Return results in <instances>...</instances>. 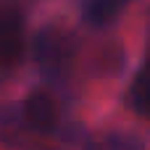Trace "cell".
<instances>
[{
  "instance_id": "5",
  "label": "cell",
  "mask_w": 150,
  "mask_h": 150,
  "mask_svg": "<svg viewBox=\"0 0 150 150\" xmlns=\"http://www.w3.org/2000/svg\"><path fill=\"white\" fill-rule=\"evenodd\" d=\"M108 3H113V5H116V8H124V5H127V3H129V0H108Z\"/></svg>"
},
{
  "instance_id": "2",
  "label": "cell",
  "mask_w": 150,
  "mask_h": 150,
  "mask_svg": "<svg viewBox=\"0 0 150 150\" xmlns=\"http://www.w3.org/2000/svg\"><path fill=\"white\" fill-rule=\"evenodd\" d=\"M61 116H63L61 103L47 90H34L24 100V121L37 132H53L61 124Z\"/></svg>"
},
{
  "instance_id": "3",
  "label": "cell",
  "mask_w": 150,
  "mask_h": 150,
  "mask_svg": "<svg viewBox=\"0 0 150 150\" xmlns=\"http://www.w3.org/2000/svg\"><path fill=\"white\" fill-rule=\"evenodd\" d=\"M69 58V37L50 26L37 37V61L45 71H58L63 66V61Z\"/></svg>"
},
{
  "instance_id": "1",
  "label": "cell",
  "mask_w": 150,
  "mask_h": 150,
  "mask_svg": "<svg viewBox=\"0 0 150 150\" xmlns=\"http://www.w3.org/2000/svg\"><path fill=\"white\" fill-rule=\"evenodd\" d=\"M24 58V18L13 5L0 8V74L13 71Z\"/></svg>"
},
{
  "instance_id": "4",
  "label": "cell",
  "mask_w": 150,
  "mask_h": 150,
  "mask_svg": "<svg viewBox=\"0 0 150 150\" xmlns=\"http://www.w3.org/2000/svg\"><path fill=\"white\" fill-rule=\"evenodd\" d=\"M129 98H132V105L137 111H142V113L150 116V53H148V58H145L142 71L137 74V79L132 84V95Z\"/></svg>"
}]
</instances>
